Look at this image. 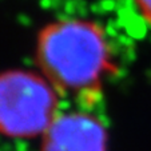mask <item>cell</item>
I'll return each instance as SVG.
<instances>
[{
	"instance_id": "6da1fadb",
	"label": "cell",
	"mask_w": 151,
	"mask_h": 151,
	"mask_svg": "<svg viewBox=\"0 0 151 151\" xmlns=\"http://www.w3.org/2000/svg\"><path fill=\"white\" fill-rule=\"evenodd\" d=\"M36 55L44 76L66 92H94L114 68L104 31L88 20L48 24L39 35Z\"/></svg>"
},
{
	"instance_id": "7a4b0ae2",
	"label": "cell",
	"mask_w": 151,
	"mask_h": 151,
	"mask_svg": "<svg viewBox=\"0 0 151 151\" xmlns=\"http://www.w3.org/2000/svg\"><path fill=\"white\" fill-rule=\"evenodd\" d=\"M55 87L24 70L0 74V132L9 138L43 135L58 116Z\"/></svg>"
},
{
	"instance_id": "3957f363",
	"label": "cell",
	"mask_w": 151,
	"mask_h": 151,
	"mask_svg": "<svg viewBox=\"0 0 151 151\" xmlns=\"http://www.w3.org/2000/svg\"><path fill=\"white\" fill-rule=\"evenodd\" d=\"M40 151H107V130L84 111L58 114L42 135Z\"/></svg>"
},
{
	"instance_id": "277c9868",
	"label": "cell",
	"mask_w": 151,
	"mask_h": 151,
	"mask_svg": "<svg viewBox=\"0 0 151 151\" xmlns=\"http://www.w3.org/2000/svg\"><path fill=\"white\" fill-rule=\"evenodd\" d=\"M134 1L142 14V16L147 22V24L151 26V0H134Z\"/></svg>"
}]
</instances>
